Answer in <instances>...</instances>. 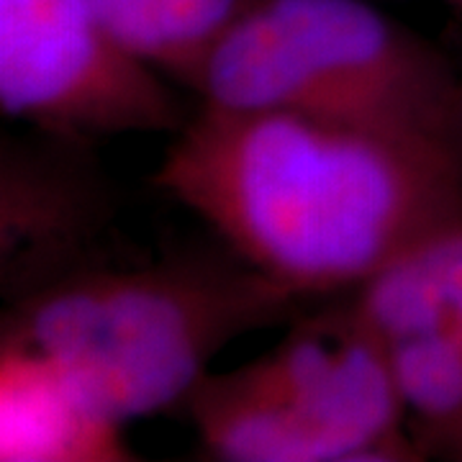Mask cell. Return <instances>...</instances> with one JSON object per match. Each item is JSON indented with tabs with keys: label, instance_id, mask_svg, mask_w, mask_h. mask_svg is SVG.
<instances>
[{
	"label": "cell",
	"instance_id": "cell-7",
	"mask_svg": "<svg viewBox=\"0 0 462 462\" xmlns=\"http://www.w3.org/2000/svg\"><path fill=\"white\" fill-rule=\"evenodd\" d=\"M124 430L60 365L0 339V460H134Z\"/></svg>",
	"mask_w": 462,
	"mask_h": 462
},
{
	"label": "cell",
	"instance_id": "cell-12",
	"mask_svg": "<svg viewBox=\"0 0 462 462\" xmlns=\"http://www.w3.org/2000/svg\"><path fill=\"white\" fill-rule=\"evenodd\" d=\"M445 3H449V5H452V8H455V11L462 16V0H445Z\"/></svg>",
	"mask_w": 462,
	"mask_h": 462
},
{
	"label": "cell",
	"instance_id": "cell-6",
	"mask_svg": "<svg viewBox=\"0 0 462 462\" xmlns=\"http://www.w3.org/2000/svg\"><path fill=\"white\" fill-rule=\"evenodd\" d=\"M114 182L93 144L33 132L0 147V288L5 300L36 293L106 263L116 218Z\"/></svg>",
	"mask_w": 462,
	"mask_h": 462
},
{
	"label": "cell",
	"instance_id": "cell-2",
	"mask_svg": "<svg viewBox=\"0 0 462 462\" xmlns=\"http://www.w3.org/2000/svg\"><path fill=\"white\" fill-rule=\"evenodd\" d=\"M296 296L218 245L93 264L5 303L0 339L50 357L108 416L182 409L234 342L288 324Z\"/></svg>",
	"mask_w": 462,
	"mask_h": 462
},
{
	"label": "cell",
	"instance_id": "cell-8",
	"mask_svg": "<svg viewBox=\"0 0 462 462\" xmlns=\"http://www.w3.org/2000/svg\"><path fill=\"white\" fill-rule=\"evenodd\" d=\"M349 298L383 342L462 337V214L419 236Z\"/></svg>",
	"mask_w": 462,
	"mask_h": 462
},
{
	"label": "cell",
	"instance_id": "cell-9",
	"mask_svg": "<svg viewBox=\"0 0 462 462\" xmlns=\"http://www.w3.org/2000/svg\"><path fill=\"white\" fill-rule=\"evenodd\" d=\"M103 23L172 83L188 85L247 0H88Z\"/></svg>",
	"mask_w": 462,
	"mask_h": 462
},
{
	"label": "cell",
	"instance_id": "cell-4",
	"mask_svg": "<svg viewBox=\"0 0 462 462\" xmlns=\"http://www.w3.org/2000/svg\"><path fill=\"white\" fill-rule=\"evenodd\" d=\"M221 462H411L416 442L388 349L352 298L293 316L267 352L214 370L182 406Z\"/></svg>",
	"mask_w": 462,
	"mask_h": 462
},
{
	"label": "cell",
	"instance_id": "cell-3",
	"mask_svg": "<svg viewBox=\"0 0 462 462\" xmlns=\"http://www.w3.org/2000/svg\"><path fill=\"white\" fill-rule=\"evenodd\" d=\"M185 88L199 106L449 144L462 72L373 0H247Z\"/></svg>",
	"mask_w": 462,
	"mask_h": 462
},
{
	"label": "cell",
	"instance_id": "cell-1",
	"mask_svg": "<svg viewBox=\"0 0 462 462\" xmlns=\"http://www.w3.org/2000/svg\"><path fill=\"white\" fill-rule=\"evenodd\" d=\"M154 185L298 300L349 296L462 214L447 142L288 111L199 106Z\"/></svg>",
	"mask_w": 462,
	"mask_h": 462
},
{
	"label": "cell",
	"instance_id": "cell-5",
	"mask_svg": "<svg viewBox=\"0 0 462 462\" xmlns=\"http://www.w3.org/2000/svg\"><path fill=\"white\" fill-rule=\"evenodd\" d=\"M170 83L88 0H0V111L33 132L175 134L188 116Z\"/></svg>",
	"mask_w": 462,
	"mask_h": 462
},
{
	"label": "cell",
	"instance_id": "cell-11",
	"mask_svg": "<svg viewBox=\"0 0 462 462\" xmlns=\"http://www.w3.org/2000/svg\"><path fill=\"white\" fill-rule=\"evenodd\" d=\"M449 147L455 152V160L460 165L462 172V88H460V103H457V114H455V124H452V136H449Z\"/></svg>",
	"mask_w": 462,
	"mask_h": 462
},
{
	"label": "cell",
	"instance_id": "cell-10",
	"mask_svg": "<svg viewBox=\"0 0 462 462\" xmlns=\"http://www.w3.org/2000/svg\"><path fill=\"white\" fill-rule=\"evenodd\" d=\"M416 442L462 460V337L413 334L383 342Z\"/></svg>",
	"mask_w": 462,
	"mask_h": 462
}]
</instances>
